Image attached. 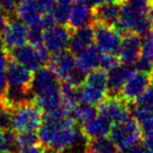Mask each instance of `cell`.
<instances>
[{
  "instance_id": "7a4b0ae2",
  "label": "cell",
  "mask_w": 153,
  "mask_h": 153,
  "mask_svg": "<svg viewBox=\"0 0 153 153\" xmlns=\"http://www.w3.org/2000/svg\"><path fill=\"white\" fill-rule=\"evenodd\" d=\"M44 119V114L34 100L21 104L14 111L13 130L16 133L25 131H38Z\"/></svg>"
},
{
  "instance_id": "4fadbf2b",
  "label": "cell",
  "mask_w": 153,
  "mask_h": 153,
  "mask_svg": "<svg viewBox=\"0 0 153 153\" xmlns=\"http://www.w3.org/2000/svg\"><path fill=\"white\" fill-rule=\"evenodd\" d=\"M142 38L134 32H126L122 38L118 57L123 64L132 66L141 57Z\"/></svg>"
},
{
  "instance_id": "30bf717a",
  "label": "cell",
  "mask_w": 153,
  "mask_h": 153,
  "mask_svg": "<svg viewBox=\"0 0 153 153\" xmlns=\"http://www.w3.org/2000/svg\"><path fill=\"white\" fill-rule=\"evenodd\" d=\"M33 100L42 109L44 116L68 115L62 104L61 85L38 95H34Z\"/></svg>"
},
{
  "instance_id": "4316f807",
  "label": "cell",
  "mask_w": 153,
  "mask_h": 153,
  "mask_svg": "<svg viewBox=\"0 0 153 153\" xmlns=\"http://www.w3.org/2000/svg\"><path fill=\"white\" fill-rule=\"evenodd\" d=\"M107 95L106 92L95 89L89 85H81L79 87V102L88 105H98V103Z\"/></svg>"
},
{
  "instance_id": "5b68a950",
  "label": "cell",
  "mask_w": 153,
  "mask_h": 153,
  "mask_svg": "<svg viewBox=\"0 0 153 153\" xmlns=\"http://www.w3.org/2000/svg\"><path fill=\"white\" fill-rule=\"evenodd\" d=\"M28 32L29 27L24 22L16 17L8 18L4 27L0 31V38L6 52L26 44L28 41Z\"/></svg>"
},
{
  "instance_id": "6da1fadb",
  "label": "cell",
  "mask_w": 153,
  "mask_h": 153,
  "mask_svg": "<svg viewBox=\"0 0 153 153\" xmlns=\"http://www.w3.org/2000/svg\"><path fill=\"white\" fill-rule=\"evenodd\" d=\"M38 135L41 143L50 151L62 153L76 141V120L70 115L44 116Z\"/></svg>"
},
{
  "instance_id": "ab89813d",
  "label": "cell",
  "mask_w": 153,
  "mask_h": 153,
  "mask_svg": "<svg viewBox=\"0 0 153 153\" xmlns=\"http://www.w3.org/2000/svg\"><path fill=\"white\" fill-rule=\"evenodd\" d=\"M119 153H148V151L146 150L145 147L139 145V144H135V145L120 149Z\"/></svg>"
},
{
  "instance_id": "b9f144b4",
  "label": "cell",
  "mask_w": 153,
  "mask_h": 153,
  "mask_svg": "<svg viewBox=\"0 0 153 153\" xmlns=\"http://www.w3.org/2000/svg\"><path fill=\"white\" fill-rule=\"evenodd\" d=\"M42 13L50 12L56 3V0H36Z\"/></svg>"
},
{
  "instance_id": "d6986e66",
  "label": "cell",
  "mask_w": 153,
  "mask_h": 153,
  "mask_svg": "<svg viewBox=\"0 0 153 153\" xmlns=\"http://www.w3.org/2000/svg\"><path fill=\"white\" fill-rule=\"evenodd\" d=\"M56 85H59V80L57 77L49 68L42 67L39 70L34 71V74L32 75L30 91L34 96Z\"/></svg>"
},
{
  "instance_id": "74e56055",
  "label": "cell",
  "mask_w": 153,
  "mask_h": 153,
  "mask_svg": "<svg viewBox=\"0 0 153 153\" xmlns=\"http://www.w3.org/2000/svg\"><path fill=\"white\" fill-rule=\"evenodd\" d=\"M6 62H7V52L5 51L0 55V99L3 96L6 85H7V81H6Z\"/></svg>"
},
{
  "instance_id": "8fae6325",
  "label": "cell",
  "mask_w": 153,
  "mask_h": 153,
  "mask_svg": "<svg viewBox=\"0 0 153 153\" xmlns=\"http://www.w3.org/2000/svg\"><path fill=\"white\" fill-rule=\"evenodd\" d=\"M47 65L61 82L66 81L70 73L75 68L74 54L67 49L52 53V55L49 56Z\"/></svg>"
},
{
  "instance_id": "52a82bcc",
  "label": "cell",
  "mask_w": 153,
  "mask_h": 153,
  "mask_svg": "<svg viewBox=\"0 0 153 153\" xmlns=\"http://www.w3.org/2000/svg\"><path fill=\"white\" fill-rule=\"evenodd\" d=\"M153 81V73L133 69L126 79L121 92L122 98L129 104L135 102Z\"/></svg>"
},
{
  "instance_id": "f546056e",
  "label": "cell",
  "mask_w": 153,
  "mask_h": 153,
  "mask_svg": "<svg viewBox=\"0 0 153 153\" xmlns=\"http://www.w3.org/2000/svg\"><path fill=\"white\" fill-rule=\"evenodd\" d=\"M151 31H152V24H151L149 14L148 13L140 12L137 14V18H135L130 32H134V33L139 34V36H144Z\"/></svg>"
},
{
  "instance_id": "681fc988",
  "label": "cell",
  "mask_w": 153,
  "mask_h": 153,
  "mask_svg": "<svg viewBox=\"0 0 153 153\" xmlns=\"http://www.w3.org/2000/svg\"><path fill=\"white\" fill-rule=\"evenodd\" d=\"M85 153H92V152H85Z\"/></svg>"
},
{
  "instance_id": "2e32d148",
  "label": "cell",
  "mask_w": 153,
  "mask_h": 153,
  "mask_svg": "<svg viewBox=\"0 0 153 153\" xmlns=\"http://www.w3.org/2000/svg\"><path fill=\"white\" fill-rule=\"evenodd\" d=\"M132 70L129 65L120 62L115 68L107 71V95L121 96L123 85Z\"/></svg>"
},
{
  "instance_id": "1f68e13d",
  "label": "cell",
  "mask_w": 153,
  "mask_h": 153,
  "mask_svg": "<svg viewBox=\"0 0 153 153\" xmlns=\"http://www.w3.org/2000/svg\"><path fill=\"white\" fill-rule=\"evenodd\" d=\"M40 142L39 135L36 131H25V132L17 133V144L18 148L26 147Z\"/></svg>"
},
{
  "instance_id": "9a60e30c",
  "label": "cell",
  "mask_w": 153,
  "mask_h": 153,
  "mask_svg": "<svg viewBox=\"0 0 153 153\" xmlns=\"http://www.w3.org/2000/svg\"><path fill=\"white\" fill-rule=\"evenodd\" d=\"M67 25L72 30L87 25H93V10L91 5L81 0H75L71 5Z\"/></svg>"
},
{
  "instance_id": "ac0fdd59",
  "label": "cell",
  "mask_w": 153,
  "mask_h": 153,
  "mask_svg": "<svg viewBox=\"0 0 153 153\" xmlns=\"http://www.w3.org/2000/svg\"><path fill=\"white\" fill-rule=\"evenodd\" d=\"M95 42V30L93 25L80 27L72 31V36L69 43V50L73 54H78L79 52L92 46Z\"/></svg>"
},
{
  "instance_id": "44dd1931",
  "label": "cell",
  "mask_w": 153,
  "mask_h": 153,
  "mask_svg": "<svg viewBox=\"0 0 153 153\" xmlns=\"http://www.w3.org/2000/svg\"><path fill=\"white\" fill-rule=\"evenodd\" d=\"M99 55H100V50L96 45L93 44L92 46L88 47L87 49L76 54L75 68L80 72L87 74L93 69L98 67Z\"/></svg>"
},
{
  "instance_id": "5bb4252c",
  "label": "cell",
  "mask_w": 153,
  "mask_h": 153,
  "mask_svg": "<svg viewBox=\"0 0 153 153\" xmlns=\"http://www.w3.org/2000/svg\"><path fill=\"white\" fill-rule=\"evenodd\" d=\"M120 6L121 4L114 2L111 0L99 3L92 7L93 10V24L100 23L108 26L117 25L118 19L120 15Z\"/></svg>"
},
{
  "instance_id": "f907efd6",
  "label": "cell",
  "mask_w": 153,
  "mask_h": 153,
  "mask_svg": "<svg viewBox=\"0 0 153 153\" xmlns=\"http://www.w3.org/2000/svg\"><path fill=\"white\" fill-rule=\"evenodd\" d=\"M152 2H153V0H152Z\"/></svg>"
},
{
  "instance_id": "9c48e42d",
  "label": "cell",
  "mask_w": 153,
  "mask_h": 153,
  "mask_svg": "<svg viewBox=\"0 0 153 153\" xmlns=\"http://www.w3.org/2000/svg\"><path fill=\"white\" fill-rule=\"evenodd\" d=\"M72 29L67 24H54L43 32V45L50 53L65 50L69 47Z\"/></svg>"
},
{
  "instance_id": "f6af8a7d",
  "label": "cell",
  "mask_w": 153,
  "mask_h": 153,
  "mask_svg": "<svg viewBox=\"0 0 153 153\" xmlns=\"http://www.w3.org/2000/svg\"><path fill=\"white\" fill-rule=\"evenodd\" d=\"M148 14H149L150 20H151V24H152V33H153V4H152L151 7H150V10H148Z\"/></svg>"
},
{
  "instance_id": "603a6c76",
  "label": "cell",
  "mask_w": 153,
  "mask_h": 153,
  "mask_svg": "<svg viewBox=\"0 0 153 153\" xmlns=\"http://www.w3.org/2000/svg\"><path fill=\"white\" fill-rule=\"evenodd\" d=\"M85 152L119 153V148L111 137L104 135L95 139H88L85 143Z\"/></svg>"
},
{
  "instance_id": "4dcf8cb0",
  "label": "cell",
  "mask_w": 153,
  "mask_h": 153,
  "mask_svg": "<svg viewBox=\"0 0 153 153\" xmlns=\"http://www.w3.org/2000/svg\"><path fill=\"white\" fill-rule=\"evenodd\" d=\"M71 115H73V118L76 121H78L80 124H82V123L88 122L89 120L96 117L97 109H95V106H92V105L79 103L74 108V111H72Z\"/></svg>"
},
{
  "instance_id": "7c38bea8",
  "label": "cell",
  "mask_w": 153,
  "mask_h": 153,
  "mask_svg": "<svg viewBox=\"0 0 153 153\" xmlns=\"http://www.w3.org/2000/svg\"><path fill=\"white\" fill-rule=\"evenodd\" d=\"M32 79V72L19 64L14 59L7 54V62H6V81L7 85L20 89L30 90Z\"/></svg>"
},
{
  "instance_id": "ba28073f",
  "label": "cell",
  "mask_w": 153,
  "mask_h": 153,
  "mask_svg": "<svg viewBox=\"0 0 153 153\" xmlns=\"http://www.w3.org/2000/svg\"><path fill=\"white\" fill-rule=\"evenodd\" d=\"M93 26L95 30V43L99 50L103 53L118 54L122 42L121 31L115 26L100 23H94Z\"/></svg>"
},
{
  "instance_id": "ee69618b",
  "label": "cell",
  "mask_w": 153,
  "mask_h": 153,
  "mask_svg": "<svg viewBox=\"0 0 153 153\" xmlns=\"http://www.w3.org/2000/svg\"><path fill=\"white\" fill-rule=\"evenodd\" d=\"M81 1L87 2L88 4L94 6V5H97V4H99V3H102V2L106 1V0H81Z\"/></svg>"
},
{
  "instance_id": "c3c4849f",
  "label": "cell",
  "mask_w": 153,
  "mask_h": 153,
  "mask_svg": "<svg viewBox=\"0 0 153 153\" xmlns=\"http://www.w3.org/2000/svg\"><path fill=\"white\" fill-rule=\"evenodd\" d=\"M1 12H2V10H1V6H0V14H1ZM3 13V12H2Z\"/></svg>"
},
{
  "instance_id": "d6a6232c",
  "label": "cell",
  "mask_w": 153,
  "mask_h": 153,
  "mask_svg": "<svg viewBox=\"0 0 153 153\" xmlns=\"http://www.w3.org/2000/svg\"><path fill=\"white\" fill-rule=\"evenodd\" d=\"M119 57L116 54H111V53H103L99 55V62H98V67L103 70L109 71L111 69L115 68L116 66L120 64Z\"/></svg>"
},
{
  "instance_id": "484cf974",
  "label": "cell",
  "mask_w": 153,
  "mask_h": 153,
  "mask_svg": "<svg viewBox=\"0 0 153 153\" xmlns=\"http://www.w3.org/2000/svg\"><path fill=\"white\" fill-rule=\"evenodd\" d=\"M82 85L107 93V72L101 68H95L85 75Z\"/></svg>"
},
{
  "instance_id": "bcb514c9",
  "label": "cell",
  "mask_w": 153,
  "mask_h": 153,
  "mask_svg": "<svg viewBox=\"0 0 153 153\" xmlns=\"http://www.w3.org/2000/svg\"><path fill=\"white\" fill-rule=\"evenodd\" d=\"M3 52H5V49H4V45H3V43H2L1 38H0V55Z\"/></svg>"
},
{
  "instance_id": "83f0119b",
  "label": "cell",
  "mask_w": 153,
  "mask_h": 153,
  "mask_svg": "<svg viewBox=\"0 0 153 153\" xmlns=\"http://www.w3.org/2000/svg\"><path fill=\"white\" fill-rule=\"evenodd\" d=\"M131 114L141 125L143 131L148 132L153 130V108H147V107L137 106L133 104Z\"/></svg>"
},
{
  "instance_id": "f35d334b",
  "label": "cell",
  "mask_w": 153,
  "mask_h": 153,
  "mask_svg": "<svg viewBox=\"0 0 153 153\" xmlns=\"http://www.w3.org/2000/svg\"><path fill=\"white\" fill-rule=\"evenodd\" d=\"M126 2L137 12L142 13H148L153 4L152 0H126Z\"/></svg>"
},
{
  "instance_id": "277c9868",
  "label": "cell",
  "mask_w": 153,
  "mask_h": 153,
  "mask_svg": "<svg viewBox=\"0 0 153 153\" xmlns=\"http://www.w3.org/2000/svg\"><path fill=\"white\" fill-rule=\"evenodd\" d=\"M7 54L19 64L26 67L31 72H34L47 65L49 59L48 51L44 45L32 46L30 44H24L18 48L13 49L12 51L7 52Z\"/></svg>"
},
{
  "instance_id": "816d5d0a",
  "label": "cell",
  "mask_w": 153,
  "mask_h": 153,
  "mask_svg": "<svg viewBox=\"0 0 153 153\" xmlns=\"http://www.w3.org/2000/svg\"><path fill=\"white\" fill-rule=\"evenodd\" d=\"M148 153H149V152H148Z\"/></svg>"
},
{
  "instance_id": "7bdbcfd3",
  "label": "cell",
  "mask_w": 153,
  "mask_h": 153,
  "mask_svg": "<svg viewBox=\"0 0 153 153\" xmlns=\"http://www.w3.org/2000/svg\"><path fill=\"white\" fill-rule=\"evenodd\" d=\"M75 0H56L57 4H61V5H66V6H71L74 3Z\"/></svg>"
},
{
  "instance_id": "e575fe53",
  "label": "cell",
  "mask_w": 153,
  "mask_h": 153,
  "mask_svg": "<svg viewBox=\"0 0 153 153\" xmlns=\"http://www.w3.org/2000/svg\"><path fill=\"white\" fill-rule=\"evenodd\" d=\"M132 104L142 107H147V108H153V81Z\"/></svg>"
},
{
  "instance_id": "d4e9b609",
  "label": "cell",
  "mask_w": 153,
  "mask_h": 153,
  "mask_svg": "<svg viewBox=\"0 0 153 153\" xmlns=\"http://www.w3.org/2000/svg\"><path fill=\"white\" fill-rule=\"evenodd\" d=\"M61 93L65 109L68 115H71L75 107L80 103L79 102V88L67 81H62L61 85Z\"/></svg>"
},
{
  "instance_id": "ffe728a7",
  "label": "cell",
  "mask_w": 153,
  "mask_h": 153,
  "mask_svg": "<svg viewBox=\"0 0 153 153\" xmlns=\"http://www.w3.org/2000/svg\"><path fill=\"white\" fill-rule=\"evenodd\" d=\"M111 123L103 116H96L88 122L82 123L80 126V132L85 140L95 137H104L109 134L111 128Z\"/></svg>"
},
{
  "instance_id": "e0dca14e",
  "label": "cell",
  "mask_w": 153,
  "mask_h": 153,
  "mask_svg": "<svg viewBox=\"0 0 153 153\" xmlns=\"http://www.w3.org/2000/svg\"><path fill=\"white\" fill-rule=\"evenodd\" d=\"M15 17L27 26L40 24L42 10L36 0H20L16 8Z\"/></svg>"
},
{
  "instance_id": "836d02e7",
  "label": "cell",
  "mask_w": 153,
  "mask_h": 153,
  "mask_svg": "<svg viewBox=\"0 0 153 153\" xmlns=\"http://www.w3.org/2000/svg\"><path fill=\"white\" fill-rule=\"evenodd\" d=\"M14 111L0 102V129H13Z\"/></svg>"
},
{
  "instance_id": "8992f818",
  "label": "cell",
  "mask_w": 153,
  "mask_h": 153,
  "mask_svg": "<svg viewBox=\"0 0 153 153\" xmlns=\"http://www.w3.org/2000/svg\"><path fill=\"white\" fill-rule=\"evenodd\" d=\"M122 96L106 95L97 105L98 115L103 116L111 123H119L130 118L131 109Z\"/></svg>"
},
{
  "instance_id": "7dc6e473",
  "label": "cell",
  "mask_w": 153,
  "mask_h": 153,
  "mask_svg": "<svg viewBox=\"0 0 153 153\" xmlns=\"http://www.w3.org/2000/svg\"><path fill=\"white\" fill-rule=\"evenodd\" d=\"M111 1H114V2H117V3L121 4V3H123V2H125V1H126V0H111Z\"/></svg>"
},
{
  "instance_id": "cb8c5ba5",
  "label": "cell",
  "mask_w": 153,
  "mask_h": 153,
  "mask_svg": "<svg viewBox=\"0 0 153 153\" xmlns=\"http://www.w3.org/2000/svg\"><path fill=\"white\" fill-rule=\"evenodd\" d=\"M139 13L140 12L134 10L126 1L121 3V6H120V15H119L117 25H116V28L119 31H121V33L130 32L133 23H134V20Z\"/></svg>"
},
{
  "instance_id": "8d00e7d4",
  "label": "cell",
  "mask_w": 153,
  "mask_h": 153,
  "mask_svg": "<svg viewBox=\"0 0 153 153\" xmlns=\"http://www.w3.org/2000/svg\"><path fill=\"white\" fill-rule=\"evenodd\" d=\"M70 8L71 6L61 5V4L55 3V5L51 10V13L53 14L57 23H59V24H67L69 14H70Z\"/></svg>"
},
{
  "instance_id": "d590c367",
  "label": "cell",
  "mask_w": 153,
  "mask_h": 153,
  "mask_svg": "<svg viewBox=\"0 0 153 153\" xmlns=\"http://www.w3.org/2000/svg\"><path fill=\"white\" fill-rule=\"evenodd\" d=\"M29 27L28 32V42L32 46H40L43 45V32L44 28L41 26V24L32 25Z\"/></svg>"
},
{
  "instance_id": "3957f363",
  "label": "cell",
  "mask_w": 153,
  "mask_h": 153,
  "mask_svg": "<svg viewBox=\"0 0 153 153\" xmlns=\"http://www.w3.org/2000/svg\"><path fill=\"white\" fill-rule=\"evenodd\" d=\"M109 137L120 150L140 144L144 137V133L139 122L134 118H128L122 122L111 124Z\"/></svg>"
},
{
  "instance_id": "f1b7e54d",
  "label": "cell",
  "mask_w": 153,
  "mask_h": 153,
  "mask_svg": "<svg viewBox=\"0 0 153 153\" xmlns=\"http://www.w3.org/2000/svg\"><path fill=\"white\" fill-rule=\"evenodd\" d=\"M18 149L17 133L13 129H0V153H14Z\"/></svg>"
},
{
  "instance_id": "60d3db41",
  "label": "cell",
  "mask_w": 153,
  "mask_h": 153,
  "mask_svg": "<svg viewBox=\"0 0 153 153\" xmlns=\"http://www.w3.org/2000/svg\"><path fill=\"white\" fill-rule=\"evenodd\" d=\"M143 143L146 150L149 153H153V130L146 132L143 137Z\"/></svg>"
},
{
  "instance_id": "7402d4cb",
  "label": "cell",
  "mask_w": 153,
  "mask_h": 153,
  "mask_svg": "<svg viewBox=\"0 0 153 153\" xmlns=\"http://www.w3.org/2000/svg\"><path fill=\"white\" fill-rule=\"evenodd\" d=\"M137 70L153 73V33L152 31L144 36L142 40L141 57L135 62Z\"/></svg>"
}]
</instances>
